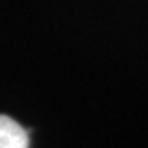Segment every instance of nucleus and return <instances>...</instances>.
<instances>
[{
    "instance_id": "1",
    "label": "nucleus",
    "mask_w": 148,
    "mask_h": 148,
    "mask_svg": "<svg viewBox=\"0 0 148 148\" xmlns=\"http://www.w3.org/2000/svg\"><path fill=\"white\" fill-rule=\"evenodd\" d=\"M29 133L17 121L0 115V148H27Z\"/></svg>"
}]
</instances>
